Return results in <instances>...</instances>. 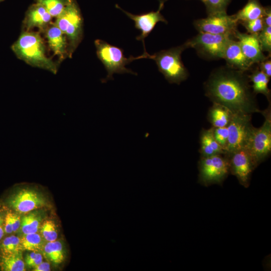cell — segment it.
I'll return each mask as SVG.
<instances>
[{
    "label": "cell",
    "instance_id": "obj_1",
    "mask_svg": "<svg viewBox=\"0 0 271 271\" xmlns=\"http://www.w3.org/2000/svg\"><path fill=\"white\" fill-rule=\"evenodd\" d=\"M245 72L227 65L213 70L205 83V95L233 113L251 114L260 112Z\"/></svg>",
    "mask_w": 271,
    "mask_h": 271
},
{
    "label": "cell",
    "instance_id": "obj_2",
    "mask_svg": "<svg viewBox=\"0 0 271 271\" xmlns=\"http://www.w3.org/2000/svg\"><path fill=\"white\" fill-rule=\"evenodd\" d=\"M11 49L19 59L30 65L57 73L58 65L47 56L44 42L39 33L23 31Z\"/></svg>",
    "mask_w": 271,
    "mask_h": 271
},
{
    "label": "cell",
    "instance_id": "obj_3",
    "mask_svg": "<svg viewBox=\"0 0 271 271\" xmlns=\"http://www.w3.org/2000/svg\"><path fill=\"white\" fill-rule=\"evenodd\" d=\"M187 48L185 43L181 46L161 50L148 58L155 61L159 71L170 83L179 84L185 80L189 73L181 59L182 52Z\"/></svg>",
    "mask_w": 271,
    "mask_h": 271
},
{
    "label": "cell",
    "instance_id": "obj_4",
    "mask_svg": "<svg viewBox=\"0 0 271 271\" xmlns=\"http://www.w3.org/2000/svg\"><path fill=\"white\" fill-rule=\"evenodd\" d=\"M96 49V54L98 59L102 63L107 72L106 77L102 81L105 82L113 79L114 73H131L137 75L131 70L125 67V65L132 61L142 58H148V53L134 57L130 56L125 57L123 50L117 47L108 44L101 40H96L94 42Z\"/></svg>",
    "mask_w": 271,
    "mask_h": 271
},
{
    "label": "cell",
    "instance_id": "obj_5",
    "mask_svg": "<svg viewBox=\"0 0 271 271\" xmlns=\"http://www.w3.org/2000/svg\"><path fill=\"white\" fill-rule=\"evenodd\" d=\"M55 24L65 35L69 44V57L78 47L83 38V18L79 7L72 0L56 17Z\"/></svg>",
    "mask_w": 271,
    "mask_h": 271
},
{
    "label": "cell",
    "instance_id": "obj_6",
    "mask_svg": "<svg viewBox=\"0 0 271 271\" xmlns=\"http://www.w3.org/2000/svg\"><path fill=\"white\" fill-rule=\"evenodd\" d=\"M265 117L263 124L253 127L246 149L257 165L268 156L271 151V114L270 108L262 112Z\"/></svg>",
    "mask_w": 271,
    "mask_h": 271
},
{
    "label": "cell",
    "instance_id": "obj_7",
    "mask_svg": "<svg viewBox=\"0 0 271 271\" xmlns=\"http://www.w3.org/2000/svg\"><path fill=\"white\" fill-rule=\"evenodd\" d=\"M235 38L228 35H216L199 32L185 43L187 48L195 49L201 56L208 59L223 58L225 47L229 41Z\"/></svg>",
    "mask_w": 271,
    "mask_h": 271
},
{
    "label": "cell",
    "instance_id": "obj_8",
    "mask_svg": "<svg viewBox=\"0 0 271 271\" xmlns=\"http://www.w3.org/2000/svg\"><path fill=\"white\" fill-rule=\"evenodd\" d=\"M251 114L233 113L227 125L229 136L225 155L227 157L234 152L246 149L253 128Z\"/></svg>",
    "mask_w": 271,
    "mask_h": 271
},
{
    "label": "cell",
    "instance_id": "obj_9",
    "mask_svg": "<svg viewBox=\"0 0 271 271\" xmlns=\"http://www.w3.org/2000/svg\"><path fill=\"white\" fill-rule=\"evenodd\" d=\"M200 182L204 185L220 184L227 177L230 169L229 159L216 155L201 157L199 163Z\"/></svg>",
    "mask_w": 271,
    "mask_h": 271
},
{
    "label": "cell",
    "instance_id": "obj_10",
    "mask_svg": "<svg viewBox=\"0 0 271 271\" xmlns=\"http://www.w3.org/2000/svg\"><path fill=\"white\" fill-rule=\"evenodd\" d=\"M238 24L234 15L229 16L227 13L208 15L206 18L196 20L193 23L199 32L234 37Z\"/></svg>",
    "mask_w": 271,
    "mask_h": 271
},
{
    "label": "cell",
    "instance_id": "obj_11",
    "mask_svg": "<svg viewBox=\"0 0 271 271\" xmlns=\"http://www.w3.org/2000/svg\"><path fill=\"white\" fill-rule=\"evenodd\" d=\"M166 1L160 0L159 9L157 11H152L140 15L131 14L123 10L118 5H115L116 8L120 10L130 19L134 21L135 28L141 31V35L137 36L136 39L142 41L144 48V53H147L145 44V39L153 31L157 23L159 22H162L165 24L168 23L167 21L161 13V11L163 9L164 4Z\"/></svg>",
    "mask_w": 271,
    "mask_h": 271
},
{
    "label": "cell",
    "instance_id": "obj_12",
    "mask_svg": "<svg viewBox=\"0 0 271 271\" xmlns=\"http://www.w3.org/2000/svg\"><path fill=\"white\" fill-rule=\"evenodd\" d=\"M9 204L17 212L28 213L46 205L44 197L35 189L23 188L12 195Z\"/></svg>",
    "mask_w": 271,
    "mask_h": 271
},
{
    "label": "cell",
    "instance_id": "obj_13",
    "mask_svg": "<svg viewBox=\"0 0 271 271\" xmlns=\"http://www.w3.org/2000/svg\"><path fill=\"white\" fill-rule=\"evenodd\" d=\"M228 157L230 171L241 185L247 187L251 173L256 167L251 155L244 149L236 151Z\"/></svg>",
    "mask_w": 271,
    "mask_h": 271
},
{
    "label": "cell",
    "instance_id": "obj_14",
    "mask_svg": "<svg viewBox=\"0 0 271 271\" xmlns=\"http://www.w3.org/2000/svg\"><path fill=\"white\" fill-rule=\"evenodd\" d=\"M234 37L238 40L244 55L252 65L259 63L267 58L262 52L258 34L243 33L237 30Z\"/></svg>",
    "mask_w": 271,
    "mask_h": 271
},
{
    "label": "cell",
    "instance_id": "obj_15",
    "mask_svg": "<svg viewBox=\"0 0 271 271\" xmlns=\"http://www.w3.org/2000/svg\"><path fill=\"white\" fill-rule=\"evenodd\" d=\"M44 32L49 48L60 61L69 56V44L66 36L54 23L51 22Z\"/></svg>",
    "mask_w": 271,
    "mask_h": 271
},
{
    "label": "cell",
    "instance_id": "obj_16",
    "mask_svg": "<svg viewBox=\"0 0 271 271\" xmlns=\"http://www.w3.org/2000/svg\"><path fill=\"white\" fill-rule=\"evenodd\" d=\"M52 17L42 5L35 3L31 5L26 12L23 21V26L25 31H31L33 28H38L44 32L51 22Z\"/></svg>",
    "mask_w": 271,
    "mask_h": 271
},
{
    "label": "cell",
    "instance_id": "obj_17",
    "mask_svg": "<svg viewBox=\"0 0 271 271\" xmlns=\"http://www.w3.org/2000/svg\"><path fill=\"white\" fill-rule=\"evenodd\" d=\"M222 59L226 61L227 66L243 72L252 66L244 55L238 42L234 38L228 42Z\"/></svg>",
    "mask_w": 271,
    "mask_h": 271
},
{
    "label": "cell",
    "instance_id": "obj_18",
    "mask_svg": "<svg viewBox=\"0 0 271 271\" xmlns=\"http://www.w3.org/2000/svg\"><path fill=\"white\" fill-rule=\"evenodd\" d=\"M200 153L201 157H209L216 155H225V152L215 140L213 135V127L205 129L200 136Z\"/></svg>",
    "mask_w": 271,
    "mask_h": 271
},
{
    "label": "cell",
    "instance_id": "obj_19",
    "mask_svg": "<svg viewBox=\"0 0 271 271\" xmlns=\"http://www.w3.org/2000/svg\"><path fill=\"white\" fill-rule=\"evenodd\" d=\"M213 103L208 112V119L212 127L216 128L227 126L233 113L222 104Z\"/></svg>",
    "mask_w": 271,
    "mask_h": 271
},
{
    "label": "cell",
    "instance_id": "obj_20",
    "mask_svg": "<svg viewBox=\"0 0 271 271\" xmlns=\"http://www.w3.org/2000/svg\"><path fill=\"white\" fill-rule=\"evenodd\" d=\"M264 12L265 7L261 5L258 0H248L244 7L234 16L239 23L262 18Z\"/></svg>",
    "mask_w": 271,
    "mask_h": 271
},
{
    "label": "cell",
    "instance_id": "obj_21",
    "mask_svg": "<svg viewBox=\"0 0 271 271\" xmlns=\"http://www.w3.org/2000/svg\"><path fill=\"white\" fill-rule=\"evenodd\" d=\"M248 77L252 83L253 93L254 94L261 93L269 100L270 96V91L268 87L269 78L259 69L255 70Z\"/></svg>",
    "mask_w": 271,
    "mask_h": 271
},
{
    "label": "cell",
    "instance_id": "obj_22",
    "mask_svg": "<svg viewBox=\"0 0 271 271\" xmlns=\"http://www.w3.org/2000/svg\"><path fill=\"white\" fill-rule=\"evenodd\" d=\"M0 267L4 271L25 270V263L22 259L21 252L2 255L0 259Z\"/></svg>",
    "mask_w": 271,
    "mask_h": 271
},
{
    "label": "cell",
    "instance_id": "obj_23",
    "mask_svg": "<svg viewBox=\"0 0 271 271\" xmlns=\"http://www.w3.org/2000/svg\"><path fill=\"white\" fill-rule=\"evenodd\" d=\"M45 254L55 263H60L64 258L62 243L58 241L48 242L43 248Z\"/></svg>",
    "mask_w": 271,
    "mask_h": 271
},
{
    "label": "cell",
    "instance_id": "obj_24",
    "mask_svg": "<svg viewBox=\"0 0 271 271\" xmlns=\"http://www.w3.org/2000/svg\"><path fill=\"white\" fill-rule=\"evenodd\" d=\"M22 249L32 251H38L44 248L43 241L41 236L36 233L24 234L21 239Z\"/></svg>",
    "mask_w": 271,
    "mask_h": 271
},
{
    "label": "cell",
    "instance_id": "obj_25",
    "mask_svg": "<svg viewBox=\"0 0 271 271\" xmlns=\"http://www.w3.org/2000/svg\"><path fill=\"white\" fill-rule=\"evenodd\" d=\"M41 216L33 212L23 217L20 228L24 234L36 233L38 230L41 222Z\"/></svg>",
    "mask_w": 271,
    "mask_h": 271
},
{
    "label": "cell",
    "instance_id": "obj_26",
    "mask_svg": "<svg viewBox=\"0 0 271 271\" xmlns=\"http://www.w3.org/2000/svg\"><path fill=\"white\" fill-rule=\"evenodd\" d=\"M43 6L52 17H57L72 0H34Z\"/></svg>",
    "mask_w": 271,
    "mask_h": 271
},
{
    "label": "cell",
    "instance_id": "obj_27",
    "mask_svg": "<svg viewBox=\"0 0 271 271\" xmlns=\"http://www.w3.org/2000/svg\"><path fill=\"white\" fill-rule=\"evenodd\" d=\"M21 239L11 235L5 238L0 245L2 255H10L21 252Z\"/></svg>",
    "mask_w": 271,
    "mask_h": 271
},
{
    "label": "cell",
    "instance_id": "obj_28",
    "mask_svg": "<svg viewBox=\"0 0 271 271\" xmlns=\"http://www.w3.org/2000/svg\"><path fill=\"white\" fill-rule=\"evenodd\" d=\"M232 0H203L208 15L226 14L228 6Z\"/></svg>",
    "mask_w": 271,
    "mask_h": 271
},
{
    "label": "cell",
    "instance_id": "obj_29",
    "mask_svg": "<svg viewBox=\"0 0 271 271\" xmlns=\"http://www.w3.org/2000/svg\"><path fill=\"white\" fill-rule=\"evenodd\" d=\"M258 41L262 51L271 52V26H265L258 34Z\"/></svg>",
    "mask_w": 271,
    "mask_h": 271
},
{
    "label": "cell",
    "instance_id": "obj_30",
    "mask_svg": "<svg viewBox=\"0 0 271 271\" xmlns=\"http://www.w3.org/2000/svg\"><path fill=\"white\" fill-rule=\"evenodd\" d=\"M41 232L44 239L48 242L55 241L57 238L56 225L51 220H47L43 223Z\"/></svg>",
    "mask_w": 271,
    "mask_h": 271
},
{
    "label": "cell",
    "instance_id": "obj_31",
    "mask_svg": "<svg viewBox=\"0 0 271 271\" xmlns=\"http://www.w3.org/2000/svg\"><path fill=\"white\" fill-rule=\"evenodd\" d=\"M251 34H258L264 27L262 18L239 22Z\"/></svg>",
    "mask_w": 271,
    "mask_h": 271
},
{
    "label": "cell",
    "instance_id": "obj_32",
    "mask_svg": "<svg viewBox=\"0 0 271 271\" xmlns=\"http://www.w3.org/2000/svg\"><path fill=\"white\" fill-rule=\"evenodd\" d=\"M213 135L215 140L223 149L225 154L229 136L227 126L213 127Z\"/></svg>",
    "mask_w": 271,
    "mask_h": 271
},
{
    "label": "cell",
    "instance_id": "obj_33",
    "mask_svg": "<svg viewBox=\"0 0 271 271\" xmlns=\"http://www.w3.org/2000/svg\"><path fill=\"white\" fill-rule=\"evenodd\" d=\"M259 69L264 73L269 78L271 76V61L268 58L259 62Z\"/></svg>",
    "mask_w": 271,
    "mask_h": 271
},
{
    "label": "cell",
    "instance_id": "obj_34",
    "mask_svg": "<svg viewBox=\"0 0 271 271\" xmlns=\"http://www.w3.org/2000/svg\"><path fill=\"white\" fill-rule=\"evenodd\" d=\"M10 215L13 227V232H16L20 227L21 220L17 214L10 212Z\"/></svg>",
    "mask_w": 271,
    "mask_h": 271
},
{
    "label": "cell",
    "instance_id": "obj_35",
    "mask_svg": "<svg viewBox=\"0 0 271 271\" xmlns=\"http://www.w3.org/2000/svg\"><path fill=\"white\" fill-rule=\"evenodd\" d=\"M5 233L10 234L13 232V227L10 215V212H8L4 218Z\"/></svg>",
    "mask_w": 271,
    "mask_h": 271
},
{
    "label": "cell",
    "instance_id": "obj_36",
    "mask_svg": "<svg viewBox=\"0 0 271 271\" xmlns=\"http://www.w3.org/2000/svg\"><path fill=\"white\" fill-rule=\"evenodd\" d=\"M265 26H271V9L270 7L265 8V12L262 17Z\"/></svg>",
    "mask_w": 271,
    "mask_h": 271
},
{
    "label": "cell",
    "instance_id": "obj_37",
    "mask_svg": "<svg viewBox=\"0 0 271 271\" xmlns=\"http://www.w3.org/2000/svg\"><path fill=\"white\" fill-rule=\"evenodd\" d=\"M50 270V264L48 262H42L34 267V271H49Z\"/></svg>",
    "mask_w": 271,
    "mask_h": 271
},
{
    "label": "cell",
    "instance_id": "obj_38",
    "mask_svg": "<svg viewBox=\"0 0 271 271\" xmlns=\"http://www.w3.org/2000/svg\"><path fill=\"white\" fill-rule=\"evenodd\" d=\"M43 257L41 253L37 252V255L31 264L30 267H35L42 262Z\"/></svg>",
    "mask_w": 271,
    "mask_h": 271
},
{
    "label": "cell",
    "instance_id": "obj_39",
    "mask_svg": "<svg viewBox=\"0 0 271 271\" xmlns=\"http://www.w3.org/2000/svg\"><path fill=\"white\" fill-rule=\"evenodd\" d=\"M4 218L2 213L0 211V240L4 236Z\"/></svg>",
    "mask_w": 271,
    "mask_h": 271
},
{
    "label": "cell",
    "instance_id": "obj_40",
    "mask_svg": "<svg viewBox=\"0 0 271 271\" xmlns=\"http://www.w3.org/2000/svg\"><path fill=\"white\" fill-rule=\"evenodd\" d=\"M3 1H4V0H0V3L3 2Z\"/></svg>",
    "mask_w": 271,
    "mask_h": 271
},
{
    "label": "cell",
    "instance_id": "obj_41",
    "mask_svg": "<svg viewBox=\"0 0 271 271\" xmlns=\"http://www.w3.org/2000/svg\"><path fill=\"white\" fill-rule=\"evenodd\" d=\"M200 1H201L202 2H203V0H200Z\"/></svg>",
    "mask_w": 271,
    "mask_h": 271
}]
</instances>
